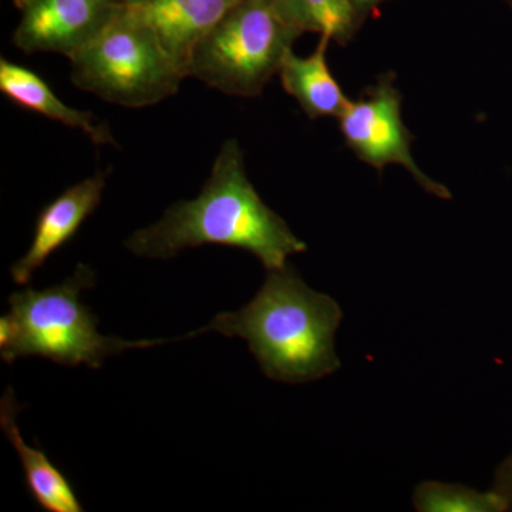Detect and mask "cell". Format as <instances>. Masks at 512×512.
<instances>
[{"label":"cell","instance_id":"4","mask_svg":"<svg viewBox=\"0 0 512 512\" xmlns=\"http://www.w3.org/2000/svg\"><path fill=\"white\" fill-rule=\"evenodd\" d=\"M70 62L79 89L128 109L154 106L174 96L187 77L130 6Z\"/></svg>","mask_w":512,"mask_h":512},{"label":"cell","instance_id":"6","mask_svg":"<svg viewBox=\"0 0 512 512\" xmlns=\"http://www.w3.org/2000/svg\"><path fill=\"white\" fill-rule=\"evenodd\" d=\"M396 76L386 73L375 86L367 87L339 117L346 146L363 163L383 171L399 164L413 175L420 187L441 200L453 198L446 185L437 183L420 170L412 156L414 136L403 123L402 93L394 84Z\"/></svg>","mask_w":512,"mask_h":512},{"label":"cell","instance_id":"15","mask_svg":"<svg viewBox=\"0 0 512 512\" xmlns=\"http://www.w3.org/2000/svg\"><path fill=\"white\" fill-rule=\"evenodd\" d=\"M493 490L503 498L507 511H512V453L498 468Z\"/></svg>","mask_w":512,"mask_h":512},{"label":"cell","instance_id":"12","mask_svg":"<svg viewBox=\"0 0 512 512\" xmlns=\"http://www.w3.org/2000/svg\"><path fill=\"white\" fill-rule=\"evenodd\" d=\"M0 90L23 109L36 111L47 119L83 131L97 146L111 144L117 147L110 128L101 123L93 113L67 106L39 74L28 67L12 63L5 57L0 60Z\"/></svg>","mask_w":512,"mask_h":512},{"label":"cell","instance_id":"18","mask_svg":"<svg viewBox=\"0 0 512 512\" xmlns=\"http://www.w3.org/2000/svg\"><path fill=\"white\" fill-rule=\"evenodd\" d=\"M505 2L508 3V5H511L512 6V0H505Z\"/></svg>","mask_w":512,"mask_h":512},{"label":"cell","instance_id":"14","mask_svg":"<svg viewBox=\"0 0 512 512\" xmlns=\"http://www.w3.org/2000/svg\"><path fill=\"white\" fill-rule=\"evenodd\" d=\"M414 507L420 512H503L507 511L503 498L494 490L488 493L460 484L427 481L414 493Z\"/></svg>","mask_w":512,"mask_h":512},{"label":"cell","instance_id":"13","mask_svg":"<svg viewBox=\"0 0 512 512\" xmlns=\"http://www.w3.org/2000/svg\"><path fill=\"white\" fill-rule=\"evenodd\" d=\"M284 22L301 33H319L348 45L362 28L352 0H272Z\"/></svg>","mask_w":512,"mask_h":512},{"label":"cell","instance_id":"7","mask_svg":"<svg viewBox=\"0 0 512 512\" xmlns=\"http://www.w3.org/2000/svg\"><path fill=\"white\" fill-rule=\"evenodd\" d=\"M20 12L13 43L23 53L72 59L124 9L120 0H13Z\"/></svg>","mask_w":512,"mask_h":512},{"label":"cell","instance_id":"17","mask_svg":"<svg viewBox=\"0 0 512 512\" xmlns=\"http://www.w3.org/2000/svg\"><path fill=\"white\" fill-rule=\"evenodd\" d=\"M120 2L126 6H137L140 3L146 2V0H120Z\"/></svg>","mask_w":512,"mask_h":512},{"label":"cell","instance_id":"16","mask_svg":"<svg viewBox=\"0 0 512 512\" xmlns=\"http://www.w3.org/2000/svg\"><path fill=\"white\" fill-rule=\"evenodd\" d=\"M387 2H392V0H352L353 8H355L357 18H359L362 26L370 16L379 12V9Z\"/></svg>","mask_w":512,"mask_h":512},{"label":"cell","instance_id":"9","mask_svg":"<svg viewBox=\"0 0 512 512\" xmlns=\"http://www.w3.org/2000/svg\"><path fill=\"white\" fill-rule=\"evenodd\" d=\"M241 0H146L130 6L187 74L192 50ZM188 77V76H187Z\"/></svg>","mask_w":512,"mask_h":512},{"label":"cell","instance_id":"2","mask_svg":"<svg viewBox=\"0 0 512 512\" xmlns=\"http://www.w3.org/2000/svg\"><path fill=\"white\" fill-rule=\"evenodd\" d=\"M254 299L237 312L215 316L188 338L218 332L241 338L269 379L308 383L340 367L335 335L342 309L335 299L309 288L289 266L268 271Z\"/></svg>","mask_w":512,"mask_h":512},{"label":"cell","instance_id":"1","mask_svg":"<svg viewBox=\"0 0 512 512\" xmlns=\"http://www.w3.org/2000/svg\"><path fill=\"white\" fill-rule=\"evenodd\" d=\"M202 245L244 249L266 271L285 268L289 256L308 249L259 197L235 138L222 144L197 198L175 202L160 221L126 241L134 255L153 259L173 258L183 249Z\"/></svg>","mask_w":512,"mask_h":512},{"label":"cell","instance_id":"10","mask_svg":"<svg viewBox=\"0 0 512 512\" xmlns=\"http://www.w3.org/2000/svg\"><path fill=\"white\" fill-rule=\"evenodd\" d=\"M19 409L15 393L12 387H8L0 400V427L19 454L33 500L47 512H83V505L63 471L40 448H32L25 443L16 423Z\"/></svg>","mask_w":512,"mask_h":512},{"label":"cell","instance_id":"11","mask_svg":"<svg viewBox=\"0 0 512 512\" xmlns=\"http://www.w3.org/2000/svg\"><path fill=\"white\" fill-rule=\"evenodd\" d=\"M329 37L320 36L315 52L306 57L286 53L279 67L285 92L298 101L311 120L322 117L339 119L350 99L332 74L328 63Z\"/></svg>","mask_w":512,"mask_h":512},{"label":"cell","instance_id":"5","mask_svg":"<svg viewBox=\"0 0 512 512\" xmlns=\"http://www.w3.org/2000/svg\"><path fill=\"white\" fill-rule=\"evenodd\" d=\"M301 35L272 0H241L192 50L187 76L229 96H259Z\"/></svg>","mask_w":512,"mask_h":512},{"label":"cell","instance_id":"3","mask_svg":"<svg viewBox=\"0 0 512 512\" xmlns=\"http://www.w3.org/2000/svg\"><path fill=\"white\" fill-rule=\"evenodd\" d=\"M94 284L93 269L79 264L62 284L43 291L29 288L12 293L10 311L0 318L3 362L40 356L63 366L100 369L107 357L168 343L164 339L130 342L101 335L97 330L99 319L80 301V293Z\"/></svg>","mask_w":512,"mask_h":512},{"label":"cell","instance_id":"8","mask_svg":"<svg viewBox=\"0 0 512 512\" xmlns=\"http://www.w3.org/2000/svg\"><path fill=\"white\" fill-rule=\"evenodd\" d=\"M107 174L109 171L96 173L82 183L73 185L43 208L37 217L29 251L10 268L15 284L28 285L37 269L42 268L57 249L77 234L83 222L99 207Z\"/></svg>","mask_w":512,"mask_h":512}]
</instances>
